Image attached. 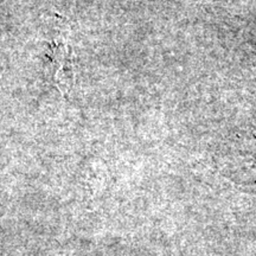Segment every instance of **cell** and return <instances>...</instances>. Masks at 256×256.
<instances>
[]
</instances>
